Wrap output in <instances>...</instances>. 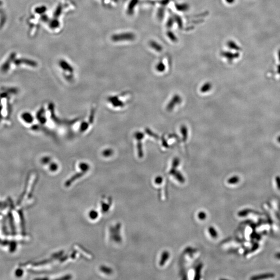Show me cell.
<instances>
[{
	"instance_id": "obj_1",
	"label": "cell",
	"mask_w": 280,
	"mask_h": 280,
	"mask_svg": "<svg viewBox=\"0 0 280 280\" xmlns=\"http://www.w3.org/2000/svg\"><path fill=\"white\" fill-rule=\"evenodd\" d=\"M16 57V53L15 52H13L10 54L7 60L1 66V70L2 71L6 72L9 70L11 64L15 61Z\"/></svg>"
},
{
	"instance_id": "obj_2",
	"label": "cell",
	"mask_w": 280,
	"mask_h": 280,
	"mask_svg": "<svg viewBox=\"0 0 280 280\" xmlns=\"http://www.w3.org/2000/svg\"><path fill=\"white\" fill-rule=\"evenodd\" d=\"M275 276V274L272 273H263V274L252 276V278H251V279L252 280H263V279L272 278H274Z\"/></svg>"
},
{
	"instance_id": "obj_3",
	"label": "cell",
	"mask_w": 280,
	"mask_h": 280,
	"mask_svg": "<svg viewBox=\"0 0 280 280\" xmlns=\"http://www.w3.org/2000/svg\"><path fill=\"white\" fill-rule=\"evenodd\" d=\"M135 36L134 34L131 33H124L121 35H119V36H116L115 39L117 40L118 41H128V40H132L135 38Z\"/></svg>"
},
{
	"instance_id": "obj_4",
	"label": "cell",
	"mask_w": 280,
	"mask_h": 280,
	"mask_svg": "<svg viewBox=\"0 0 280 280\" xmlns=\"http://www.w3.org/2000/svg\"><path fill=\"white\" fill-rule=\"evenodd\" d=\"M221 55L229 61H233V59L238 58L240 56V54L238 53H232L229 51H223L221 53Z\"/></svg>"
},
{
	"instance_id": "obj_5",
	"label": "cell",
	"mask_w": 280,
	"mask_h": 280,
	"mask_svg": "<svg viewBox=\"0 0 280 280\" xmlns=\"http://www.w3.org/2000/svg\"><path fill=\"white\" fill-rule=\"evenodd\" d=\"M14 62L16 65H19L22 64V63H26V64L30 65L31 66H35L36 65V63L35 62L26 59H16V60H15V61H14Z\"/></svg>"
},
{
	"instance_id": "obj_6",
	"label": "cell",
	"mask_w": 280,
	"mask_h": 280,
	"mask_svg": "<svg viewBox=\"0 0 280 280\" xmlns=\"http://www.w3.org/2000/svg\"><path fill=\"white\" fill-rule=\"evenodd\" d=\"M227 46H228V47H229V48L233 49V50H236V51H239V50H241V48L235 42L232 41H229L228 42V43H227Z\"/></svg>"
},
{
	"instance_id": "obj_7",
	"label": "cell",
	"mask_w": 280,
	"mask_h": 280,
	"mask_svg": "<svg viewBox=\"0 0 280 280\" xmlns=\"http://www.w3.org/2000/svg\"><path fill=\"white\" fill-rule=\"evenodd\" d=\"M150 45L153 49L155 50L156 51L160 52L163 50V47L157 43V42L151 41L150 42Z\"/></svg>"
},
{
	"instance_id": "obj_8",
	"label": "cell",
	"mask_w": 280,
	"mask_h": 280,
	"mask_svg": "<svg viewBox=\"0 0 280 280\" xmlns=\"http://www.w3.org/2000/svg\"><path fill=\"white\" fill-rule=\"evenodd\" d=\"M175 8L178 11H185L188 10L189 6L187 4H177L175 5Z\"/></svg>"
},
{
	"instance_id": "obj_9",
	"label": "cell",
	"mask_w": 280,
	"mask_h": 280,
	"mask_svg": "<svg viewBox=\"0 0 280 280\" xmlns=\"http://www.w3.org/2000/svg\"><path fill=\"white\" fill-rule=\"evenodd\" d=\"M138 0H132L130 2L128 7V12L130 14L132 13L134 10V8L138 3Z\"/></svg>"
},
{
	"instance_id": "obj_10",
	"label": "cell",
	"mask_w": 280,
	"mask_h": 280,
	"mask_svg": "<svg viewBox=\"0 0 280 280\" xmlns=\"http://www.w3.org/2000/svg\"><path fill=\"white\" fill-rule=\"evenodd\" d=\"M174 21H176L177 23H178V26L179 28H182V27H183V22H182L181 18L179 16L174 14Z\"/></svg>"
},
{
	"instance_id": "obj_11",
	"label": "cell",
	"mask_w": 280,
	"mask_h": 280,
	"mask_svg": "<svg viewBox=\"0 0 280 280\" xmlns=\"http://www.w3.org/2000/svg\"><path fill=\"white\" fill-rule=\"evenodd\" d=\"M167 36H168V38L173 42H176L177 40H178L176 36L174 35L173 33L172 32L170 31H169L167 32Z\"/></svg>"
},
{
	"instance_id": "obj_12",
	"label": "cell",
	"mask_w": 280,
	"mask_h": 280,
	"mask_svg": "<svg viewBox=\"0 0 280 280\" xmlns=\"http://www.w3.org/2000/svg\"><path fill=\"white\" fill-rule=\"evenodd\" d=\"M239 178L238 177V176H233V178H230L228 180V183L229 184H236L239 182Z\"/></svg>"
},
{
	"instance_id": "obj_13",
	"label": "cell",
	"mask_w": 280,
	"mask_h": 280,
	"mask_svg": "<svg viewBox=\"0 0 280 280\" xmlns=\"http://www.w3.org/2000/svg\"><path fill=\"white\" fill-rule=\"evenodd\" d=\"M174 19L173 18H170L167 21V27L169 28H170L172 27L173 23H174Z\"/></svg>"
},
{
	"instance_id": "obj_14",
	"label": "cell",
	"mask_w": 280,
	"mask_h": 280,
	"mask_svg": "<svg viewBox=\"0 0 280 280\" xmlns=\"http://www.w3.org/2000/svg\"><path fill=\"white\" fill-rule=\"evenodd\" d=\"M250 212H251V211L249 210H243L239 213L238 215L240 216H245L247 215Z\"/></svg>"
},
{
	"instance_id": "obj_15",
	"label": "cell",
	"mask_w": 280,
	"mask_h": 280,
	"mask_svg": "<svg viewBox=\"0 0 280 280\" xmlns=\"http://www.w3.org/2000/svg\"><path fill=\"white\" fill-rule=\"evenodd\" d=\"M163 16H164V10L161 8L159 9L158 12V17H159V18H162L163 17Z\"/></svg>"
},
{
	"instance_id": "obj_16",
	"label": "cell",
	"mask_w": 280,
	"mask_h": 280,
	"mask_svg": "<svg viewBox=\"0 0 280 280\" xmlns=\"http://www.w3.org/2000/svg\"><path fill=\"white\" fill-rule=\"evenodd\" d=\"M165 65H163V63H160L157 65V69L160 71L165 70Z\"/></svg>"
},
{
	"instance_id": "obj_17",
	"label": "cell",
	"mask_w": 280,
	"mask_h": 280,
	"mask_svg": "<svg viewBox=\"0 0 280 280\" xmlns=\"http://www.w3.org/2000/svg\"><path fill=\"white\" fill-rule=\"evenodd\" d=\"M275 181L277 184V187L278 188V189L280 190V176H276L275 178Z\"/></svg>"
},
{
	"instance_id": "obj_18",
	"label": "cell",
	"mask_w": 280,
	"mask_h": 280,
	"mask_svg": "<svg viewBox=\"0 0 280 280\" xmlns=\"http://www.w3.org/2000/svg\"><path fill=\"white\" fill-rule=\"evenodd\" d=\"M169 3V0H161L160 2V3L162 4L163 5H166L167 4H168Z\"/></svg>"
},
{
	"instance_id": "obj_19",
	"label": "cell",
	"mask_w": 280,
	"mask_h": 280,
	"mask_svg": "<svg viewBox=\"0 0 280 280\" xmlns=\"http://www.w3.org/2000/svg\"><path fill=\"white\" fill-rule=\"evenodd\" d=\"M275 257L277 259H280V253H278L275 255Z\"/></svg>"
},
{
	"instance_id": "obj_20",
	"label": "cell",
	"mask_w": 280,
	"mask_h": 280,
	"mask_svg": "<svg viewBox=\"0 0 280 280\" xmlns=\"http://www.w3.org/2000/svg\"><path fill=\"white\" fill-rule=\"evenodd\" d=\"M226 1L227 2V3H229V4H232L233 3L235 0H226Z\"/></svg>"
},
{
	"instance_id": "obj_21",
	"label": "cell",
	"mask_w": 280,
	"mask_h": 280,
	"mask_svg": "<svg viewBox=\"0 0 280 280\" xmlns=\"http://www.w3.org/2000/svg\"><path fill=\"white\" fill-rule=\"evenodd\" d=\"M278 74H280V65H278Z\"/></svg>"
},
{
	"instance_id": "obj_22",
	"label": "cell",
	"mask_w": 280,
	"mask_h": 280,
	"mask_svg": "<svg viewBox=\"0 0 280 280\" xmlns=\"http://www.w3.org/2000/svg\"><path fill=\"white\" fill-rule=\"evenodd\" d=\"M278 60H279V61H280V49L279 50H278Z\"/></svg>"
},
{
	"instance_id": "obj_23",
	"label": "cell",
	"mask_w": 280,
	"mask_h": 280,
	"mask_svg": "<svg viewBox=\"0 0 280 280\" xmlns=\"http://www.w3.org/2000/svg\"><path fill=\"white\" fill-rule=\"evenodd\" d=\"M2 4H3V2H2V1L0 0V6L2 5Z\"/></svg>"
},
{
	"instance_id": "obj_24",
	"label": "cell",
	"mask_w": 280,
	"mask_h": 280,
	"mask_svg": "<svg viewBox=\"0 0 280 280\" xmlns=\"http://www.w3.org/2000/svg\"><path fill=\"white\" fill-rule=\"evenodd\" d=\"M278 142H280V136L278 137Z\"/></svg>"
}]
</instances>
